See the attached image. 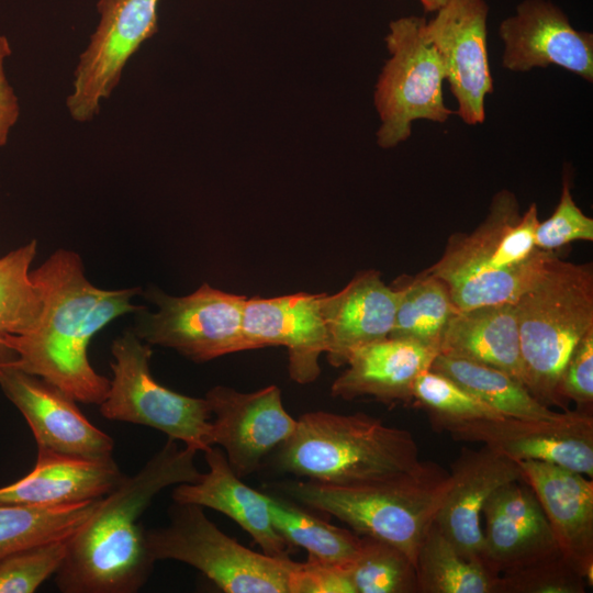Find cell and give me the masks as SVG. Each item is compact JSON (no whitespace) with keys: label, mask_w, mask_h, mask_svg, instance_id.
Here are the masks:
<instances>
[{"label":"cell","mask_w":593,"mask_h":593,"mask_svg":"<svg viewBox=\"0 0 593 593\" xmlns=\"http://www.w3.org/2000/svg\"><path fill=\"white\" fill-rule=\"evenodd\" d=\"M524 385L540 403L568 411L560 393L566 365L593 329V265L552 256L514 303Z\"/></svg>","instance_id":"5b68a950"},{"label":"cell","mask_w":593,"mask_h":593,"mask_svg":"<svg viewBox=\"0 0 593 593\" xmlns=\"http://www.w3.org/2000/svg\"><path fill=\"white\" fill-rule=\"evenodd\" d=\"M31 278L41 290L43 314L33 332L3 334L18 354L11 365L41 377L77 402L101 404L110 379L90 365L89 343L115 318L143 307L132 302L141 288L96 287L86 277L80 256L67 249L54 251L31 271Z\"/></svg>","instance_id":"6da1fadb"},{"label":"cell","mask_w":593,"mask_h":593,"mask_svg":"<svg viewBox=\"0 0 593 593\" xmlns=\"http://www.w3.org/2000/svg\"><path fill=\"white\" fill-rule=\"evenodd\" d=\"M355 559L347 567L356 593H418L414 562L398 547L360 536Z\"/></svg>","instance_id":"1f68e13d"},{"label":"cell","mask_w":593,"mask_h":593,"mask_svg":"<svg viewBox=\"0 0 593 593\" xmlns=\"http://www.w3.org/2000/svg\"><path fill=\"white\" fill-rule=\"evenodd\" d=\"M547 517L561 555L592 585L593 481L537 460L517 461Z\"/></svg>","instance_id":"ffe728a7"},{"label":"cell","mask_w":593,"mask_h":593,"mask_svg":"<svg viewBox=\"0 0 593 593\" xmlns=\"http://www.w3.org/2000/svg\"><path fill=\"white\" fill-rule=\"evenodd\" d=\"M449 484V472L425 461L416 471L363 484L287 480L276 486L290 500L338 518L359 536L398 547L415 564Z\"/></svg>","instance_id":"8992f818"},{"label":"cell","mask_w":593,"mask_h":593,"mask_svg":"<svg viewBox=\"0 0 593 593\" xmlns=\"http://www.w3.org/2000/svg\"><path fill=\"white\" fill-rule=\"evenodd\" d=\"M272 525L289 544L303 548L309 559L348 567L357 556L361 537L334 526L290 500L267 493Z\"/></svg>","instance_id":"f546056e"},{"label":"cell","mask_w":593,"mask_h":593,"mask_svg":"<svg viewBox=\"0 0 593 593\" xmlns=\"http://www.w3.org/2000/svg\"><path fill=\"white\" fill-rule=\"evenodd\" d=\"M159 0H99L98 26L80 55L67 108L75 121L87 122L100 111L120 82L122 70L139 46L158 30Z\"/></svg>","instance_id":"8fae6325"},{"label":"cell","mask_w":593,"mask_h":593,"mask_svg":"<svg viewBox=\"0 0 593 593\" xmlns=\"http://www.w3.org/2000/svg\"><path fill=\"white\" fill-rule=\"evenodd\" d=\"M111 354L113 377L99 404L103 417L155 428L197 451L214 446L206 399L180 394L158 383L149 369L150 344L128 328L113 340Z\"/></svg>","instance_id":"ba28073f"},{"label":"cell","mask_w":593,"mask_h":593,"mask_svg":"<svg viewBox=\"0 0 593 593\" xmlns=\"http://www.w3.org/2000/svg\"><path fill=\"white\" fill-rule=\"evenodd\" d=\"M288 593H356L347 567L307 559L291 561Z\"/></svg>","instance_id":"8d00e7d4"},{"label":"cell","mask_w":593,"mask_h":593,"mask_svg":"<svg viewBox=\"0 0 593 593\" xmlns=\"http://www.w3.org/2000/svg\"><path fill=\"white\" fill-rule=\"evenodd\" d=\"M429 369L448 377L502 416L548 419L560 413L540 403L523 383L496 368L437 354Z\"/></svg>","instance_id":"4316f807"},{"label":"cell","mask_w":593,"mask_h":593,"mask_svg":"<svg viewBox=\"0 0 593 593\" xmlns=\"http://www.w3.org/2000/svg\"><path fill=\"white\" fill-rule=\"evenodd\" d=\"M135 317L136 335L150 345L172 348L195 362L250 349L243 331L245 295L227 293L203 283L184 296L150 289Z\"/></svg>","instance_id":"30bf717a"},{"label":"cell","mask_w":593,"mask_h":593,"mask_svg":"<svg viewBox=\"0 0 593 593\" xmlns=\"http://www.w3.org/2000/svg\"><path fill=\"white\" fill-rule=\"evenodd\" d=\"M574 240H593V219L575 204L570 181L564 176L558 205L549 219L536 227L535 245L542 250L556 251Z\"/></svg>","instance_id":"d590c367"},{"label":"cell","mask_w":593,"mask_h":593,"mask_svg":"<svg viewBox=\"0 0 593 593\" xmlns=\"http://www.w3.org/2000/svg\"><path fill=\"white\" fill-rule=\"evenodd\" d=\"M169 516L165 527L145 529L155 561L190 564L226 593H288L290 557L245 547L211 522L200 505L175 502Z\"/></svg>","instance_id":"52a82bcc"},{"label":"cell","mask_w":593,"mask_h":593,"mask_svg":"<svg viewBox=\"0 0 593 593\" xmlns=\"http://www.w3.org/2000/svg\"><path fill=\"white\" fill-rule=\"evenodd\" d=\"M321 296L305 292L254 296L244 306L243 331L250 349L286 347L290 378L300 384L317 379L318 359L328 346Z\"/></svg>","instance_id":"ac0fdd59"},{"label":"cell","mask_w":593,"mask_h":593,"mask_svg":"<svg viewBox=\"0 0 593 593\" xmlns=\"http://www.w3.org/2000/svg\"><path fill=\"white\" fill-rule=\"evenodd\" d=\"M589 583L562 555L507 574L496 593H584Z\"/></svg>","instance_id":"e575fe53"},{"label":"cell","mask_w":593,"mask_h":593,"mask_svg":"<svg viewBox=\"0 0 593 593\" xmlns=\"http://www.w3.org/2000/svg\"><path fill=\"white\" fill-rule=\"evenodd\" d=\"M426 12H436L443 5H445L448 0H419Z\"/></svg>","instance_id":"60d3db41"},{"label":"cell","mask_w":593,"mask_h":593,"mask_svg":"<svg viewBox=\"0 0 593 593\" xmlns=\"http://www.w3.org/2000/svg\"><path fill=\"white\" fill-rule=\"evenodd\" d=\"M482 518V560L497 575L561 555L537 496L523 479L499 488L485 502Z\"/></svg>","instance_id":"2e32d148"},{"label":"cell","mask_w":593,"mask_h":593,"mask_svg":"<svg viewBox=\"0 0 593 593\" xmlns=\"http://www.w3.org/2000/svg\"><path fill=\"white\" fill-rule=\"evenodd\" d=\"M102 499L53 506L0 503V558L21 548L70 537L92 517Z\"/></svg>","instance_id":"f1b7e54d"},{"label":"cell","mask_w":593,"mask_h":593,"mask_svg":"<svg viewBox=\"0 0 593 593\" xmlns=\"http://www.w3.org/2000/svg\"><path fill=\"white\" fill-rule=\"evenodd\" d=\"M503 66L513 71L556 65L593 81V34L575 30L547 0H525L499 29Z\"/></svg>","instance_id":"e0dca14e"},{"label":"cell","mask_w":593,"mask_h":593,"mask_svg":"<svg viewBox=\"0 0 593 593\" xmlns=\"http://www.w3.org/2000/svg\"><path fill=\"white\" fill-rule=\"evenodd\" d=\"M197 450L165 445L132 477H124L92 517L67 541L65 559L55 573L64 593H134L153 571V559L138 523L165 488L198 481Z\"/></svg>","instance_id":"7a4b0ae2"},{"label":"cell","mask_w":593,"mask_h":593,"mask_svg":"<svg viewBox=\"0 0 593 593\" xmlns=\"http://www.w3.org/2000/svg\"><path fill=\"white\" fill-rule=\"evenodd\" d=\"M425 22L424 18L405 16L390 23L385 43L391 58L374 92L381 119L377 142L383 148L407 139L413 121L445 122L452 113L443 98L444 64L425 37Z\"/></svg>","instance_id":"9c48e42d"},{"label":"cell","mask_w":593,"mask_h":593,"mask_svg":"<svg viewBox=\"0 0 593 593\" xmlns=\"http://www.w3.org/2000/svg\"><path fill=\"white\" fill-rule=\"evenodd\" d=\"M18 359V354L12 349L0 334V366L11 365Z\"/></svg>","instance_id":"ab89813d"},{"label":"cell","mask_w":593,"mask_h":593,"mask_svg":"<svg viewBox=\"0 0 593 593\" xmlns=\"http://www.w3.org/2000/svg\"><path fill=\"white\" fill-rule=\"evenodd\" d=\"M0 389L24 416L37 447L89 458L112 457L113 439L59 388L13 365H3Z\"/></svg>","instance_id":"9a60e30c"},{"label":"cell","mask_w":593,"mask_h":593,"mask_svg":"<svg viewBox=\"0 0 593 593\" xmlns=\"http://www.w3.org/2000/svg\"><path fill=\"white\" fill-rule=\"evenodd\" d=\"M450 484L434 524L467 558L482 560V510L502 485L523 479L517 461L482 445L461 450L451 465Z\"/></svg>","instance_id":"d6986e66"},{"label":"cell","mask_w":593,"mask_h":593,"mask_svg":"<svg viewBox=\"0 0 593 593\" xmlns=\"http://www.w3.org/2000/svg\"><path fill=\"white\" fill-rule=\"evenodd\" d=\"M412 403L425 410L439 430L452 424L504 417L448 377L430 369L413 387Z\"/></svg>","instance_id":"d6a6232c"},{"label":"cell","mask_w":593,"mask_h":593,"mask_svg":"<svg viewBox=\"0 0 593 593\" xmlns=\"http://www.w3.org/2000/svg\"><path fill=\"white\" fill-rule=\"evenodd\" d=\"M203 452L208 472L195 482L178 484L172 491V500L221 512L243 528L264 553L289 557L291 546L272 525L267 493L245 484L221 448L212 446Z\"/></svg>","instance_id":"603a6c76"},{"label":"cell","mask_w":593,"mask_h":593,"mask_svg":"<svg viewBox=\"0 0 593 593\" xmlns=\"http://www.w3.org/2000/svg\"><path fill=\"white\" fill-rule=\"evenodd\" d=\"M538 223L536 203L521 213L515 194L501 190L485 219L470 233L451 234L424 271L447 286L459 311L515 303L557 254L535 245Z\"/></svg>","instance_id":"3957f363"},{"label":"cell","mask_w":593,"mask_h":593,"mask_svg":"<svg viewBox=\"0 0 593 593\" xmlns=\"http://www.w3.org/2000/svg\"><path fill=\"white\" fill-rule=\"evenodd\" d=\"M399 300V289L387 286L374 269L358 271L337 293H323L327 361L334 367L346 366L356 349L389 337Z\"/></svg>","instance_id":"44dd1931"},{"label":"cell","mask_w":593,"mask_h":593,"mask_svg":"<svg viewBox=\"0 0 593 593\" xmlns=\"http://www.w3.org/2000/svg\"><path fill=\"white\" fill-rule=\"evenodd\" d=\"M439 354L496 368L524 384L515 304L458 311L448 324Z\"/></svg>","instance_id":"d4e9b609"},{"label":"cell","mask_w":593,"mask_h":593,"mask_svg":"<svg viewBox=\"0 0 593 593\" xmlns=\"http://www.w3.org/2000/svg\"><path fill=\"white\" fill-rule=\"evenodd\" d=\"M11 55V46L4 35H0V147L5 145L10 130L20 114L18 97L8 81L4 63Z\"/></svg>","instance_id":"f35d334b"},{"label":"cell","mask_w":593,"mask_h":593,"mask_svg":"<svg viewBox=\"0 0 593 593\" xmlns=\"http://www.w3.org/2000/svg\"><path fill=\"white\" fill-rule=\"evenodd\" d=\"M124 477L112 457L89 458L37 447L34 468L0 488V503L53 506L100 499Z\"/></svg>","instance_id":"7402d4cb"},{"label":"cell","mask_w":593,"mask_h":593,"mask_svg":"<svg viewBox=\"0 0 593 593\" xmlns=\"http://www.w3.org/2000/svg\"><path fill=\"white\" fill-rule=\"evenodd\" d=\"M400 300L389 337L411 340L436 350L450 320L459 311L447 286L424 270L416 276H402L393 283Z\"/></svg>","instance_id":"484cf974"},{"label":"cell","mask_w":593,"mask_h":593,"mask_svg":"<svg viewBox=\"0 0 593 593\" xmlns=\"http://www.w3.org/2000/svg\"><path fill=\"white\" fill-rule=\"evenodd\" d=\"M443 430L455 440L482 444L515 461H544L593 477L590 412L568 410L548 419H477L448 425Z\"/></svg>","instance_id":"7c38bea8"},{"label":"cell","mask_w":593,"mask_h":593,"mask_svg":"<svg viewBox=\"0 0 593 593\" xmlns=\"http://www.w3.org/2000/svg\"><path fill=\"white\" fill-rule=\"evenodd\" d=\"M418 593H496L500 575L461 555L434 524L417 551Z\"/></svg>","instance_id":"83f0119b"},{"label":"cell","mask_w":593,"mask_h":593,"mask_svg":"<svg viewBox=\"0 0 593 593\" xmlns=\"http://www.w3.org/2000/svg\"><path fill=\"white\" fill-rule=\"evenodd\" d=\"M292 436L272 454V468L306 480L355 485L418 470L413 435L362 412L302 414Z\"/></svg>","instance_id":"277c9868"},{"label":"cell","mask_w":593,"mask_h":593,"mask_svg":"<svg viewBox=\"0 0 593 593\" xmlns=\"http://www.w3.org/2000/svg\"><path fill=\"white\" fill-rule=\"evenodd\" d=\"M204 398L212 413L213 444L223 448L239 478L260 469L296 428L298 421L286 411L275 384L254 392L215 385Z\"/></svg>","instance_id":"4fadbf2b"},{"label":"cell","mask_w":593,"mask_h":593,"mask_svg":"<svg viewBox=\"0 0 593 593\" xmlns=\"http://www.w3.org/2000/svg\"><path fill=\"white\" fill-rule=\"evenodd\" d=\"M488 11L484 0H448L424 25L425 37L443 60L458 102L457 113L470 125L484 122V99L493 92L486 49Z\"/></svg>","instance_id":"5bb4252c"},{"label":"cell","mask_w":593,"mask_h":593,"mask_svg":"<svg viewBox=\"0 0 593 593\" xmlns=\"http://www.w3.org/2000/svg\"><path fill=\"white\" fill-rule=\"evenodd\" d=\"M68 538L40 542L0 558V593L36 591L60 568Z\"/></svg>","instance_id":"836d02e7"},{"label":"cell","mask_w":593,"mask_h":593,"mask_svg":"<svg viewBox=\"0 0 593 593\" xmlns=\"http://www.w3.org/2000/svg\"><path fill=\"white\" fill-rule=\"evenodd\" d=\"M36 249L32 239L0 257V334L26 335L41 322L43 296L30 271Z\"/></svg>","instance_id":"4dcf8cb0"},{"label":"cell","mask_w":593,"mask_h":593,"mask_svg":"<svg viewBox=\"0 0 593 593\" xmlns=\"http://www.w3.org/2000/svg\"><path fill=\"white\" fill-rule=\"evenodd\" d=\"M560 393L577 410L592 413L593 405V329L573 349L560 381Z\"/></svg>","instance_id":"74e56055"},{"label":"cell","mask_w":593,"mask_h":593,"mask_svg":"<svg viewBox=\"0 0 593 593\" xmlns=\"http://www.w3.org/2000/svg\"><path fill=\"white\" fill-rule=\"evenodd\" d=\"M437 351L417 343L387 337L356 349L335 379L331 394L354 400L371 396L385 404L412 403L417 377L429 369Z\"/></svg>","instance_id":"cb8c5ba5"}]
</instances>
